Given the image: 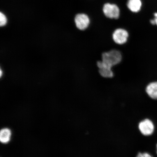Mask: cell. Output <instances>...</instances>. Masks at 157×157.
<instances>
[{"label": "cell", "instance_id": "obj_1", "mask_svg": "<svg viewBox=\"0 0 157 157\" xmlns=\"http://www.w3.org/2000/svg\"><path fill=\"white\" fill-rule=\"evenodd\" d=\"M122 59L121 52L117 50H112L102 54V61L111 68L120 63Z\"/></svg>", "mask_w": 157, "mask_h": 157}, {"label": "cell", "instance_id": "obj_2", "mask_svg": "<svg viewBox=\"0 0 157 157\" xmlns=\"http://www.w3.org/2000/svg\"><path fill=\"white\" fill-rule=\"evenodd\" d=\"M129 37L128 31L123 29H118L114 31L112 38L116 44L122 45L127 42Z\"/></svg>", "mask_w": 157, "mask_h": 157}, {"label": "cell", "instance_id": "obj_3", "mask_svg": "<svg viewBox=\"0 0 157 157\" xmlns=\"http://www.w3.org/2000/svg\"><path fill=\"white\" fill-rule=\"evenodd\" d=\"M154 128L152 121L147 119L140 121L138 125L139 131L142 135L146 136L151 135L154 132Z\"/></svg>", "mask_w": 157, "mask_h": 157}, {"label": "cell", "instance_id": "obj_4", "mask_svg": "<svg viewBox=\"0 0 157 157\" xmlns=\"http://www.w3.org/2000/svg\"><path fill=\"white\" fill-rule=\"evenodd\" d=\"M103 11L105 16L110 19H117L120 15V10L117 5L107 3L104 5Z\"/></svg>", "mask_w": 157, "mask_h": 157}, {"label": "cell", "instance_id": "obj_5", "mask_svg": "<svg viewBox=\"0 0 157 157\" xmlns=\"http://www.w3.org/2000/svg\"><path fill=\"white\" fill-rule=\"evenodd\" d=\"M75 21L76 27L81 30H84L87 29L90 23L89 17L84 13H80L76 15Z\"/></svg>", "mask_w": 157, "mask_h": 157}, {"label": "cell", "instance_id": "obj_6", "mask_svg": "<svg viewBox=\"0 0 157 157\" xmlns=\"http://www.w3.org/2000/svg\"><path fill=\"white\" fill-rule=\"evenodd\" d=\"M97 65L99 68V73L102 77L106 78L113 77L114 74L112 68L104 64L101 60L97 62Z\"/></svg>", "mask_w": 157, "mask_h": 157}, {"label": "cell", "instance_id": "obj_7", "mask_svg": "<svg viewBox=\"0 0 157 157\" xmlns=\"http://www.w3.org/2000/svg\"><path fill=\"white\" fill-rule=\"evenodd\" d=\"M146 92L151 98L157 99V82L149 84L146 88Z\"/></svg>", "mask_w": 157, "mask_h": 157}, {"label": "cell", "instance_id": "obj_8", "mask_svg": "<svg viewBox=\"0 0 157 157\" xmlns=\"http://www.w3.org/2000/svg\"><path fill=\"white\" fill-rule=\"evenodd\" d=\"M142 5L140 0H129L127 3L128 9L134 13L138 12L140 11Z\"/></svg>", "mask_w": 157, "mask_h": 157}, {"label": "cell", "instance_id": "obj_9", "mask_svg": "<svg viewBox=\"0 0 157 157\" xmlns=\"http://www.w3.org/2000/svg\"><path fill=\"white\" fill-rule=\"evenodd\" d=\"M11 132L9 128H5L2 129L0 133V140L3 144L9 143L11 139Z\"/></svg>", "mask_w": 157, "mask_h": 157}, {"label": "cell", "instance_id": "obj_10", "mask_svg": "<svg viewBox=\"0 0 157 157\" xmlns=\"http://www.w3.org/2000/svg\"><path fill=\"white\" fill-rule=\"evenodd\" d=\"M7 19L5 15L1 12L0 13V25L4 26L6 24Z\"/></svg>", "mask_w": 157, "mask_h": 157}, {"label": "cell", "instance_id": "obj_11", "mask_svg": "<svg viewBox=\"0 0 157 157\" xmlns=\"http://www.w3.org/2000/svg\"><path fill=\"white\" fill-rule=\"evenodd\" d=\"M136 157H153L152 156L148 153L144 152L141 153L139 152L137 154Z\"/></svg>", "mask_w": 157, "mask_h": 157}, {"label": "cell", "instance_id": "obj_12", "mask_svg": "<svg viewBox=\"0 0 157 157\" xmlns=\"http://www.w3.org/2000/svg\"><path fill=\"white\" fill-rule=\"evenodd\" d=\"M155 18L154 19L155 23L157 25V13H155L154 14Z\"/></svg>", "mask_w": 157, "mask_h": 157}, {"label": "cell", "instance_id": "obj_13", "mask_svg": "<svg viewBox=\"0 0 157 157\" xmlns=\"http://www.w3.org/2000/svg\"><path fill=\"white\" fill-rule=\"evenodd\" d=\"M2 75V70H0V76H1V77Z\"/></svg>", "mask_w": 157, "mask_h": 157}, {"label": "cell", "instance_id": "obj_14", "mask_svg": "<svg viewBox=\"0 0 157 157\" xmlns=\"http://www.w3.org/2000/svg\"></svg>", "mask_w": 157, "mask_h": 157}]
</instances>
